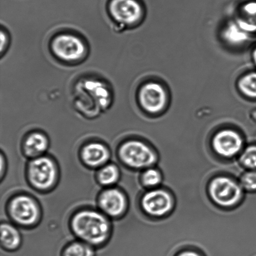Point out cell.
Listing matches in <instances>:
<instances>
[{
	"label": "cell",
	"instance_id": "cell-1",
	"mask_svg": "<svg viewBox=\"0 0 256 256\" xmlns=\"http://www.w3.org/2000/svg\"><path fill=\"white\" fill-rule=\"evenodd\" d=\"M112 92L104 80L94 77L84 78L74 85L72 102L74 109L86 118L94 119L110 108Z\"/></svg>",
	"mask_w": 256,
	"mask_h": 256
},
{
	"label": "cell",
	"instance_id": "cell-2",
	"mask_svg": "<svg viewBox=\"0 0 256 256\" xmlns=\"http://www.w3.org/2000/svg\"><path fill=\"white\" fill-rule=\"evenodd\" d=\"M72 232L82 242L98 246L108 239L111 225L108 220L99 212L84 210L77 212L71 222Z\"/></svg>",
	"mask_w": 256,
	"mask_h": 256
},
{
	"label": "cell",
	"instance_id": "cell-3",
	"mask_svg": "<svg viewBox=\"0 0 256 256\" xmlns=\"http://www.w3.org/2000/svg\"><path fill=\"white\" fill-rule=\"evenodd\" d=\"M51 50L57 59L70 64L84 60L88 54L84 40L70 34H61L54 36L51 42Z\"/></svg>",
	"mask_w": 256,
	"mask_h": 256
},
{
	"label": "cell",
	"instance_id": "cell-4",
	"mask_svg": "<svg viewBox=\"0 0 256 256\" xmlns=\"http://www.w3.org/2000/svg\"><path fill=\"white\" fill-rule=\"evenodd\" d=\"M57 168L54 160L48 157L34 158L28 167V177L36 189L48 190L56 182Z\"/></svg>",
	"mask_w": 256,
	"mask_h": 256
},
{
	"label": "cell",
	"instance_id": "cell-5",
	"mask_svg": "<svg viewBox=\"0 0 256 256\" xmlns=\"http://www.w3.org/2000/svg\"><path fill=\"white\" fill-rule=\"evenodd\" d=\"M120 160L128 166L143 168L154 164L156 156L154 152L144 143L139 140H128L120 147Z\"/></svg>",
	"mask_w": 256,
	"mask_h": 256
},
{
	"label": "cell",
	"instance_id": "cell-6",
	"mask_svg": "<svg viewBox=\"0 0 256 256\" xmlns=\"http://www.w3.org/2000/svg\"><path fill=\"white\" fill-rule=\"evenodd\" d=\"M108 11L115 24L124 28L136 24L142 19L143 12L138 0H111Z\"/></svg>",
	"mask_w": 256,
	"mask_h": 256
},
{
	"label": "cell",
	"instance_id": "cell-7",
	"mask_svg": "<svg viewBox=\"0 0 256 256\" xmlns=\"http://www.w3.org/2000/svg\"><path fill=\"white\" fill-rule=\"evenodd\" d=\"M8 210L12 219L24 226L34 225L40 216L38 205L32 198L26 195H19L12 198Z\"/></svg>",
	"mask_w": 256,
	"mask_h": 256
},
{
	"label": "cell",
	"instance_id": "cell-8",
	"mask_svg": "<svg viewBox=\"0 0 256 256\" xmlns=\"http://www.w3.org/2000/svg\"><path fill=\"white\" fill-rule=\"evenodd\" d=\"M210 196L217 204L230 206L240 200L242 190L239 186L227 178H218L212 180L210 187Z\"/></svg>",
	"mask_w": 256,
	"mask_h": 256
},
{
	"label": "cell",
	"instance_id": "cell-9",
	"mask_svg": "<svg viewBox=\"0 0 256 256\" xmlns=\"http://www.w3.org/2000/svg\"><path fill=\"white\" fill-rule=\"evenodd\" d=\"M166 94L162 85L156 82H148L142 87L139 92V102L143 109L150 114L162 111L166 102Z\"/></svg>",
	"mask_w": 256,
	"mask_h": 256
},
{
	"label": "cell",
	"instance_id": "cell-10",
	"mask_svg": "<svg viewBox=\"0 0 256 256\" xmlns=\"http://www.w3.org/2000/svg\"><path fill=\"white\" fill-rule=\"evenodd\" d=\"M99 206L105 214L116 218L124 214L127 207L126 196L121 190L112 188L100 196Z\"/></svg>",
	"mask_w": 256,
	"mask_h": 256
},
{
	"label": "cell",
	"instance_id": "cell-11",
	"mask_svg": "<svg viewBox=\"0 0 256 256\" xmlns=\"http://www.w3.org/2000/svg\"><path fill=\"white\" fill-rule=\"evenodd\" d=\"M172 205V198L170 194L162 190L148 192L142 200V206L145 212L157 216L164 215L169 212Z\"/></svg>",
	"mask_w": 256,
	"mask_h": 256
},
{
	"label": "cell",
	"instance_id": "cell-12",
	"mask_svg": "<svg viewBox=\"0 0 256 256\" xmlns=\"http://www.w3.org/2000/svg\"><path fill=\"white\" fill-rule=\"evenodd\" d=\"M213 146L218 154L222 156L230 157L240 152L242 146V140L234 130H223L216 135Z\"/></svg>",
	"mask_w": 256,
	"mask_h": 256
},
{
	"label": "cell",
	"instance_id": "cell-13",
	"mask_svg": "<svg viewBox=\"0 0 256 256\" xmlns=\"http://www.w3.org/2000/svg\"><path fill=\"white\" fill-rule=\"evenodd\" d=\"M81 157L82 162L88 166L97 168L106 164L110 160V152L106 146L94 142L89 143L82 148Z\"/></svg>",
	"mask_w": 256,
	"mask_h": 256
},
{
	"label": "cell",
	"instance_id": "cell-14",
	"mask_svg": "<svg viewBox=\"0 0 256 256\" xmlns=\"http://www.w3.org/2000/svg\"><path fill=\"white\" fill-rule=\"evenodd\" d=\"M49 142L44 134L34 132L28 136L24 144L25 155L28 157L36 158L41 157L48 148Z\"/></svg>",
	"mask_w": 256,
	"mask_h": 256
},
{
	"label": "cell",
	"instance_id": "cell-15",
	"mask_svg": "<svg viewBox=\"0 0 256 256\" xmlns=\"http://www.w3.org/2000/svg\"><path fill=\"white\" fill-rule=\"evenodd\" d=\"M1 243L4 250H16L21 245V235L14 226L4 223L1 226Z\"/></svg>",
	"mask_w": 256,
	"mask_h": 256
},
{
	"label": "cell",
	"instance_id": "cell-16",
	"mask_svg": "<svg viewBox=\"0 0 256 256\" xmlns=\"http://www.w3.org/2000/svg\"><path fill=\"white\" fill-rule=\"evenodd\" d=\"M242 18L238 20V22L246 31L256 32V0H250L242 8Z\"/></svg>",
	"mask_w": 256,
	"mask_h": 256
},
{
	"label": "cell",
	"instance_id": "cell-17",
	"mask_svg": "<svg viewBox=\"0 0 256 256\" xmlns=\"http://www.w3.org/2000/svg\"><path fill=\"white\" fill-rule=\"evenodd\" d=\"M120 177L118 168L114 164L104 165L98 173L99 182L105 186H112L118 182Z\"/></svg>",
	"mask_w": 256,
	"mask_h": 256
},
{
	"label": "cell",
	"instance_id": "cell-18",
	"mask_svg": "<svg viewBox=\"0 0 256 256\" xmlns=\"http://www.w3.org/2000/svg\"><path fill=\"white\" fill-rule=\"evenodd\" d=\"M249 34L236 22H233L227 27L224 35L226 41L230 44H238L247 41Z\"/></svg>",
	"mask_w": 256,
	"mask_h": 256
},
{
	"label": "cell",
	"instance_id": "cell-19",
	"mask_svg": "<svg viewBox=\"0 0 256 256\" xmlns=\"http://www.w3.org/2000/svg\"><path fill=\"white\" fill-rule=\"evenodd\" d=\"M62 256H94L92 246L84 242H74L65 248Z\"/></svg>",
	"mask_w": 256,
	"mask_h": 256
},
{
	"label": "cell",
	"instance_id": "cell-20",
	"mask_svg": "<svg viewBox=\"0 0 256 256\" xmlns=\"http://www.w3.org/2000/svg\"><path fill=\"white\" fill-rule=\"evenodd\" d=\"M239 88L246 96L256 98V72H250L242 77L239 82Z\"/></svg>",
	"mask_w": 256,
	"mask_h": 256
},
{
	"label": "cell",
	"instance_id": "cell-21",
	"mask_svg": "<svg viewBox=\"0 0 256 256\" xmlns=\"http://www.w3.org/2000/svg\"><path fill=\"white\" fill-rule=\"evenodd\" d=\"M162 180L158 170L150 169L146 170L142 176L143 183L147 186H154L159 184Z\"/></svg>",
	"mask_w": 256,
	"mask_h": 256
},
{
	"label": "cell",
	"instance_id": "cell-22",
	"mask_svg": "<svg viewBox=\"0 0 256 256\" xmlns=\"http://www.w3.org/2000/svg\"><path fill=\"white\" fill-rule=\"evenodd\" d=\"M242 160L246 166L250 168H256V146L249 147L246 150L242 155Z\"/></svg>",
	"mask_w": 256,
	"mask_h": 256
},
{
	"label": "cell",
	"instance_id": "cell-23",
	"mask_svg": "<svg viewBox=\"0 0 256 256\" xmlns=\"http://www.w3.org/2000/svg\"><path fill=\"white\" fill-rule=\"evenodd\" d=\"M242 184L246 189L256 190V172L246 173L242 178Z\"/></svg>",
	"mask_w": 256,
	"mask_h": 256
},
{
	"label": "cell",
	"instance_id": "cell-24",
	"mask_svg": "<svg viewBox=\"0 0 256 256\" xmlns=\"http://www.w3.org/2000/svg\"><path fill=\"white\" fill-rule=\"evenodd\" d=\"M10 38L6 30H1V56H4L9 46Z\"/></svg>",
	"mask_w": 256,
	"mask_h": 256
},
{
	"label": "cell",
	"instance_id": "cell-25",
	"mask_svg": "<svg viewBox=\"0 0 256 256\" xmlns=\"http://www.w3.org/2000/svg\"><path fill=\"white\" fill-rule=\"evenodd\" d=\"M178 256H200L198 253L193 252H182Z\"/></svg>",
	"mask_w": 256,
	"mask_h": 256
},
{
	"label": "cell",
	"instance_id": "cell-26",
	"mask_svg": "<svg viewBox=\"0 0 256 256\" xmlns=\"http://www.w3.org/2000/svg\"><path fill=\"white\" fill-rule=\"evenodd\" d=\"M253 60H254V62L256 65V49L254 50V52H253Z\"/></svg>",
	"mask_w": 256,
	"mask_h": 256
}]
</instances>
